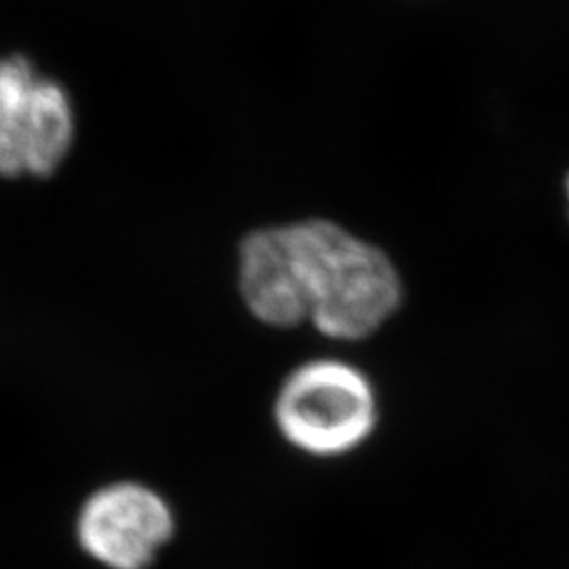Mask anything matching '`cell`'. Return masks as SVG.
I'll list each match as a JSON object with an SVG mask.
<instances>
[{"label": "cell", "instance_id": "7a4b0ae2", "mask_svg": "<svg viewBox=\"0 0 569 569\" xmlns=\"http://www.w3.org/2000/svg\"><path fill=\"white\" fill-rule=\"evenodd\" d=\"M378 422L376 388L363 369L342 359L293 367L272 399L277 435L315 460H336L366 448Z\"/></svg>", "mask_w": 569, "mask_h": 569}, {"label": "cell", "instance_id": "5b68a950", "mask_svg": "<svg viewBox=\"0 0 569 569\" xmlns=\"http://www.w3.org/2000/svg\"><path fill=\"white\" fill-rule=\"evenodd\" d=\"M37 66L23 56L0 60V176H26V150L34 119L37 89L41 82Z\"/></svg>", "mask_w": 569, "mask_h": 569}, {"label": "cell", "instance_id": "8992f818", "mask_svg": "<svg viewBox=\"0 0 569 569\" xmlns=\"http://www.w3.org/2000/svg\"><path fill=\"white\" fill-rule=\"evenodd\" d=\"M77 140V112L70 93L56 79L41 77L26 150V176L51 178L70 157Z\"/></svg>", "mask_w": 569, "mask_h": 569}, {"label": "cell", "instance_id": "3957f363", "mask_svg": "<svg viewBox=\"0 0 569 569\" xmlns=\"http://www.w3.org/2000/svg\"><path fill=\"white\" fill-rule=\"evenodd\" d=\"M178 533V512L163 491L138 479L102 483L82 498L74 540L102 569H152Z\"/></svg>", "mask_w": 569, "mask_h": 569}, {"label": "cell", "instance_id": "6da1fadb", "mask_svg": "<svg viewBox=\"0 0 569 569\" xmlns=\"http://www.w3.org/2000/svg\"><path fill=\"white\" fill-rule=\"evenodd\" d=\"M308 323L329 340L373 336L401 305V279L387 253L321 218L293 222Z\"/></svg>", "mask_w": 569, "mask_h": 569}, {"label": "cell", "instance_id": "277c9868", "mask_svg": "<svg viewBox=\"0 0 569 569\" xmlns=\"http://www.w3.org/2000/svg\"><path fill=\"white\" fill-rule=\"evenodd\" d=\"M237 279L243 305L262 326L293 329L308 323L293 222L251 230L239 244Z\"/></svg>", "mask_w": 569, "mask_h": 569}]
</instances>
